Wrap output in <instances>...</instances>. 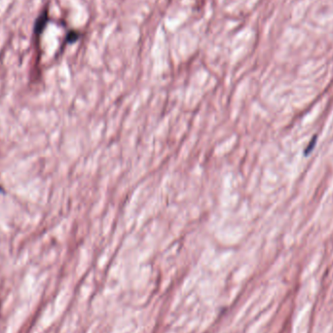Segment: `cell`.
<instances>
[{
  "label": "cell",
  "mask_w": 333,
  "mask_h": 333,
  "mask_svg": "<svg viewBox=\"0 0 333 333\" xmlns=\"http://www.w3.org/2000/svg\"><path fill=\"white\" fill-rule=\"evenodd\" d=\"M2 190H3V189H2V188H1V187H0V192H1V191H2Z\"/></svg>",
  "instance_id": "2"
},
{
  "label": "cell",
  "mask_w": 333,
  "mask_h": 333,
  "mask_svg": "<svg viewBox=\"0 0 333 333\" xmlns=\"http://www.w3.org/2000/svg\"><path fill=\"white\" fill-rule=\"evenodd\" d=\"M45 23H46L45 16H43V17H42V18L39 20V22L37 23V27H38V29H36V31H42V30H43V28H44V25H45Z\"/></svg>",
  "instance_id": "1"
}]
</instances>
